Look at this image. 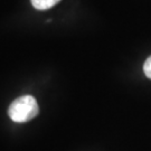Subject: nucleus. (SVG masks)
<instances>
[{"mask_svg":"<svg viewBox=\"0 0 151 151\" xmlns=\"http://www.w3.org/2000/svg\"><path fill=\"white\" fill-rule=\"evenodd\" d=\"M60 0H30L32 7L37 10H47L57 5Z\"/></svg>","mask_w":151,"mask_h":151,"instance_id":"f03ea898","label":"nucleus"},{"mask_svg":"<svg viewBox=\"0 0 151 151\" xmlns=\"http://www.w3.org/2000/svg\"><path fill=\"white\" fill-rule=\"evenodd\" d=\"M143 72H145V75L151 80V56L147 58L143 64Z\"/></svg>","mask_w":151,"mask_h":151,"instance_id":"7ed1b4c3","label":"nucleus"},{"mask_svg":"<svg viewBox=\"0 0 151 151\" xmlns=\"http://www.w3.org/2000/svg\"><path fill=\"white\" fill-rule=\"evenodd\" d=\"M39 106L32 95H22L12 101L8 109V115L14 122L24 123L37 116Z\"/></svg>","mask_w":151,"mask_h":151,"instance_id":"f257e3e1","label":"nucleus"}]
</instances>
